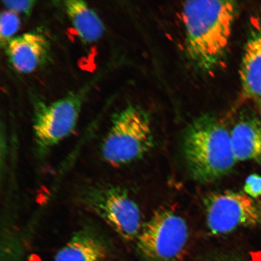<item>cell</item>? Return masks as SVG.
Returning a JSON list of instances; mask_svg holds the SVG:
<instances>
[{"label":"cell","instance_id":"obj_17","mask_svg":"<svg viewBox=\"0 0 261 261\" xmlns=\"http://www.w3.org/2000/svg\"><path fill=\"white\" fill-rule=\"evenodd\" d=\"M212 261H233L230 259H227V257H221V258H218Z\"/></svg>","mask_w":261,"mask_h":261},{"label":"cell","instance_id":"obj_9","mask_svg":"<svg viewBox=\"0 0 261 261\" xmlns=\"http://www.w3.org/2000/svg\"><path fill=\"white\" fill-rule=\"evenodd\" d=\"M49 44L44 36L35 32L14 37L7 44V54L12 66L22 73H30L48 57Z\"/></svg>","mask_w":261,"mask_h":261},{"label":"cell","instance_id":"obj_15","mask_svg":"<svg viewBox=\"0 0 261 261\" xmlns=\"http://www.w3.org/2000/svg\"><path fill=\"white\" fill-rule=\"evenodd\" d=\"M3 4L8 11L21 14H29L31 12L36 3L32 0L28 1H2Z\"/></svg>","mask_w":261,"mask_h":261},{"label":"cell","instance_id":"obj_6","mask_svg":"<svg viewBox=\"0 0 261 261\" xmlns=\"http://www.w3.org/2000/svg\"><path fill=\"white\" fill-rule=\"evenodd\" d=\"M87 93V87L50 104L36 105L32 127L38 154L43 155L73 132Z\"/></svg>","mask_w":261,"mask_h":261},{"label":"cell","instance_id":"obj_4","mask_svg":"<svg viewBox=\"0 0 261 261\" xmlns=\"http://www.w3.org/2000/svg\"><path fill=\"white\" fill-rule=\"evenodd\" d=\"M188 237L184 218L170 210H158L143 224L137 248L143 261H178Z\"/></svg>","mask_w":261,"mask_h":261},{"label":"cell","instance_id":"obj_12","mask_svg":"<svg viewBox=\"0 0 261 261\" xmlns=\"http://www.w3.org/2000/svg\"><path fill=\"white\" fill-rule=\"evenodd\" d=\"M64 6L75 31L81 39L89 43L100 40L105 32V26L86 2L68 0L64 2Z\"/></svg>","mask_w":261,"mask_h":261},{"label":"cell","instance_id":"obj_13","mask_svg":"<svg viewBox=\"0 0 261 261\" xmlns=\"http://www.w3.org/2000/svg\"><path fill=\"white\" fill-rule=\"evenodd\" d=\"M19 19L17 14L10 11L3 12L0 19V37L2 43H8L18 31Z\"/></svg>","mask_w":261,"mask_h":261},{"label":"cell","instance_id":"obj_8","mask_svg":"<svg viewBox=\"0 0 261 261\" xmlns=\"http://www.w3.org/2000/svg\"><path fill=\"white\" fill-rule=\"evenodd\" d=\"M109 252L106 238L94 228L85 227L73 233L54 261H106Z\"/></svg>","mask_w":261,"mask_h":261},{"label":"cell","instance_id":"obj_14","mask_svg":"<svg viewBox=\"0 0 261 261\" xmlns=\"http://www.w3.org/2000/svg\"><path fill=\"white\" fill-rule=\"evenodd\" d=\"M244 192L254 199L260 197L261 196V176L256 174L249 175L245 181Z\"/></svg>","mask_w":261,"mask_h":261},{"label":"cell","instance_id":"obj_2","mask_svg":"<svg viewBox=\"0 0 261 261\" xmlns=\"http://www.w3.org/2000/svg\"><path fill=\"white\" fill-rule=\"evenodd\" d=\"M182 151L195 180L210 184L228 174L237 162L231 148L230 130L215 117H198L185 133Z\"/></svg>","mask_w":261,"mask_h":261},{"label":"cell","instance_id":"obj_3","mask_svg":"<svg viewBox=\"0 0 261 261\" xmlns=\"http://www.w3.org/2000/svg\"><path fill=\"white\" fill-rule=\"evenodd\" d=\"M154 145L151 121L141 107L130 105L114 114L100 151L107 163L121 166L138 161Z\"/></svg>","mask_w":261,"mask_h":261},{"label":"cell","instance_id":"obj_10","mask_svg":"<svg viewBox=\"0 0 261 261\" xmlns=\"http://www.w3.org/2000/svg\"><path fill=\"white\" fill-rule=\"evenodd\" d=\"M237 162L252 161L261 166V121L257 117H241L230 130Z\"/></svg>","mask_w":261,"mask_h":261},{"label":"cell","instance_id":"obj_18","mask_svg":"<svg viewBox=\"0 0 261 261\" xmlns=\"http://www.w3.org/2000/svg\"><path fill=\"white\" fill-rule=\"evenodd\" d=\"M259 107H260V111H261V103L260 104Z\"/></svg>","mask_w":261,"mask_h":261},{"label":"cell","instance_id":"obj_1","mask_svg":"<svg viewBox=\"0 0 261 261\" xmlns=\"http://www.w3.org/2000/svg\"><path fill=\"white\" fill-rule=\"evenodd\" d=\"M237 12L236 2L205 0L186 2L182 8L189 58L202 70L214 69L227 49Z\"/></svg>","mask_w":261,"mask_h":261},{"label":"cell","instance_id":"obj_5","mask_svg":"<svg viewBox=\"0 0 261 261\" xmlns=\"http://www.w3.org/2000/svg\"><path fill=\"white\" fill-rule=\"evenodd\" d=\"M83 204L123 239H137L142 229L138 204L125 189L111 185L92 186L84 192Z\"/></svg>","mask_w":261,"mask_h":261},{"label":"cell","instance_id":"obj_11","mask_svg":"<svg viewBox=\"0 0 261 261\" xmlns=\"http://www.w3.org/2000/svg\"><path fill=\"white\" fill-rule=\"evenodd\" d=\"M245 97L261 103V30L252 35L246 44L240 71Z\"/></svg>","mask_w":261,"mask_h":261},{"label":"cell","instance_id":"obj_16","mask_svg":"<svg viewBox=\"0 0 261 261\" xmlns=\"http://www.w3.org/2000/svg\"><path fill=\"white\" fill-rule=\"evenodd\" d=\"M4 251H2L1 261H22L19 248L6 241Z\"/></svg>","mask_w":261,"mask_h":261},{"label":"cell","instance_id":"obj_7","mask_svg":"<svg viewBox=\"0 0 261 261\" xmlns=\"http://www.w3.org/2000/svg\"><path fill=\"white\" fill-rule=\"evenodd\" d=\"M204 205L208 230L215 236L261 225V203L244 192H213L205 197Z\"/></svg>","mask_w":261,"mask_h":261}]
</instances>
